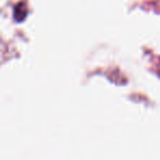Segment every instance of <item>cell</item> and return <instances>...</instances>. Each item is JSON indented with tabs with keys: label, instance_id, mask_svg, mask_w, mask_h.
<instances>
[]
</instances>
